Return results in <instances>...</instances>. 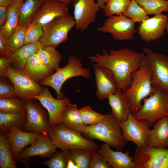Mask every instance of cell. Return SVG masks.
Segmentation results:
<instances>
[{
	"label": "cell",
	"mask_w": 168,
	"mask_h": 168,
	"mask_svg": "<svg viewBox=\"0 0 168 168\" xmlns=\"http://www.w3.org/2000/svg\"><path fill=\"white\" fill-rule=\"evenodd\" d=\"M6 41L0 37V54L1 57H8L10 54L7 50Z\"/></svg>",
	"instance_id": "ee69618b"
},
{
	"label": "cell",
	"mask_w": 168,
	"mask_h": 168,
	"mask_svg": "<svg viewBox=\"0 0 168 168\" xmlns=\"http://www.w3.org/2000/svg\"><path fill=\"white\" fill-rule=\"evenodd\" d=\"M26 111L6 112L0 111V129L5 134L15 128L24 127L26 123Z\"/></svg>",
	"instance_id": "4316f807"
},
{
	"label": "cell",
	"mask_w": 168,
	"mask_h": 168,
	"mask_svg": "<svg viewBox=\"0 0 168 168\" xmlns=\"http://www.w3.org/2000/svg\"><path fill=\"white\" fill-rule=\"evenodd\" d=\"M40 60L47 68L54 72L60 68L59 64L62 57L53 46H41L36 52Z\"/></svg>",
	"instance_id": "f1b7e54d"
},
{
	"label": "cell",
	"mask_w": 168,
	"mask_h": 168,
	"mask_svg": "<svg viewBox=\"0 0 168 168\" xmlns=\"http://www.w3.org/2000/svg\"><path fill=\"white\" fill-rule=\"evenodd\" d=\"M43 35L42 26L38 24L29 25L26 27L24 45L33 44L39 41Z\"/></svg>",
	"instance_id": "ab89813d"
},
{
	"label": "cell",
	"mask_w": 168,
	"mask_h": 168,
	"mask_svg": "<svg viewBox=\"0 0 168 168\" xmlns=\"http://www.w3.org/2000/svg\"><path fill=\"white\" fill-rule=\"evenodd\" d=\"M148 15H157L168 11L167 0H136Z\"/></svg>",
	"instance_id": "1f68e13d"
},
{
	"label": "cell",
	"mask_w": 168,
	"mask_h": 168,
	"mask_svg": "<svg viewBox=\"0 0 168 168\" xmlns=\"http://www.w3.org/2000/svg\"><path fill=\"white\" fill-rule=\"evenodd\" d=\"M9 67L7 57H1L0 58V76L1 78H7L6 69Z\"/></svg>",
	"instance_id": "7bdbcfd3"
},
{
	"label": "cell",
	"mask_w": 168,
	"mask_h": 168,
	"mask_svg": "<svg viewBox=\"0 0 168 168\" xmlns=\"http://www.w3.org/2000/svg\"><path fill=\"white\" fill-rule=\"evenodd\" d=\"M24 0V1H25V0Z\"/></svg>",
	"instance_id": "f5cc1de1"
},
{
	"label": "cell",
	"mask_w": 168,
	"mask_h": 168,
	"mask_svg": "<svg viewBox=\"0 0 168 168\" xmlns=\"http://www.w3.org/2000/svg\"><path fill=\"white\" fill-rule=\"evenodd\" d=\"M24 2V0H14L7 7L6 21L0 28V37L6 42L18 26L20 11Z\"/></svg>",
	"instance_id": "603a6c76"
},
{
	"label": "cell",
	"mask_w": 168,
	"mask_h": 168,
	"mask_svg": "<svg viewBox=\"0 0 168 168\" xmlns=\"http://www.w3.org/2000/svg\"><path fill=\"white\" fill-rule=\"evenodd\" d=\"M81 134L103 141L118 151H122L128 142L124 136L120 123L111 112L105 114L97 124L85 125Z\"/></svg>",
	"instance_id": "3957f363"
},
{
	"label": "cell",
	"mask_w": 168,
	"mask_h": 168,
	"mask_svg": "<svg viewBox=\"0 0 168 168\" xmlns=\"http://www.w3.org/2000/svg\"><path fill=\"white\" fill-rule=\"evenodd\" d=\"M68 6L56 0H44L29 25L38 24L43 26L55 18L68 13Z\"/></svg>",
	"instance_id": "e0dca14e"
},
{
	"label": "cell",
	"mask_w": 168,
	"mask_h": 168,
	"mask_svg": "<svg viewBox=\"0 0 168 168\" xmlns=\"http://www.w3.org/2000/svg\"><path fill=\"white\" fill-rule=\"evenodd\" d=\"M100 9H103L104 7L109 0H96Z\"/></svg>",
	"instance_id": "c3c4849f"
},
{
	"label": "cell",
	"mask_w": 168,
	"mask_h": 168,
	"mask_svg": "<svg viewBox=\"0 0 168 168\" xmlns=\"http://www.w3.org/2000/svg\"><path fill=\"white\" fill-rule=\"evenodd\" d=\"M135 26V23L131 19L122 14L108 17L97 30L111 34L116 40H130L134 39L137 32Z\"/></svg>",
	"instance_id": "30bf717a"
},
{
	"label": "cell",
	"mask_w": 168,
	"mask_h": 168,
	"mask_svg": "<svg viewBox=\"0 0 168 168\" xmlns=\"http://www.w3.org/2000/svg\"><path fill=\"white\" fill-rule=\"evenodd\" d=\"M10 143L6 136L0 133V168H16Z\"/></svg>",
	"instance_id": "4dcf8cb0"
},
{
	"label": "cell",
	"mask_w": 168,
	"mask_h": 168,
	"mask_svg": "<svg viewBox=\"0 0 168 168\" xmlns=\"http://www.w3.org/2000/svg\"><path fill=\"white\" fill-rule=\"evenodd\" d=\"M112 113L120 123L126 120L131 113L130 103L124 92L119 90L108 97Z\"/></svg>",
	"instance_id": "7402d4cb"
},
{
	"label": "cell",
	"mask_w": 168,
	"mask_h": 168,
	"mask_svg": "<svg viewBox=\"0 0 168 168\" xmlns=\"http://www.w3.org/2000/svg\"><path fill=\"white\" fill-rule=\"evenodd\" d=\"M32 98L37 100L47 110L51 127L61 123L63 114L70 103L69 98L66 96L62 99L54 98L45 86L39 95Z\"/></svg>",
	"instance_id": "4fadbf2b"
},
{
	"label": "cell",
	"mask_w": 168,
	"mask_h": 168,
	"mask_svg": "<svg viewBox=\"0 0 168 168\" xmlns=\"http://www.w3.org/2000/svg\"><path fill=\"white\" fill-rule=\"evenodd\" d=\"M70 158L69 150L56 151L48 160L37 162L43 164L49 168H66Z\"/></svg>",
	"instance_id": "d6a6232c"
},
{
	"label": "cell",
	"mask_w": 168,
	"mask_h": 168,
	"mask_svg": "<svg viewBox=\"0 0 168 168\" xmlns=\"http://www.w3.org/2000/svg\"><path fill=\"white\" fill-rule=\"evenodd\" d=\"M42 45L39 41L24 45L17 49L7 57L9 67L18 70H23L29 58Z\"/></svg>",
	"instance_id": "cb8c5ba5"
},
{
	"label": "cell",
	"mask_w": 168,
	"mask_h": 168,
	"mask_svg": "<svg viewBox=\"0 0 168 168\" xmlns=\"http://www.w3.org/2000/svg\"><path fill=\"white\" fill-rule=\"evenodd\" d=\"M81 134L60 123L51 127L49 136L57 147L61 150L83 149L97 151L98 145Z\"/></svg>",
	"instance_id": "8992f818"
},
{
	"label": "cell",
	"mask_w": 168,
	"mask_h": 168,
	"mask_svg": "<svg viewBox=\"0 0 168 168\" xmlns=\"http://www.w3.org/2000/svg\"><path fill=\"white\" fill-rule=\"evenodd\" d=\"M152 72L146 54L139 68L132 74L131 85L124 91L129 101L131 113H136L142 106V102L154 92L152 82Z\"/></svg>",
	"instance_id": "7a4b0ae2"
},
{
	"label": "cell",
	"mask_w": 168,
	"mask_h": 168,
	"mask_svg": "<svg viewBox=\"0 0 168 168\" xmlns=\"http://www.w3.org/2000/svg\"><path fill=\"white\" fill-rule=\"evenodd\" d=\"M16 91L13 85L8 78L0 79V98L11 97L15 96Z\"/></svg>",
	"instance_id": "60d3db41"
},
{
	"label": "cell",
	"mask_w": 168,
	"mask_h": 168,
	"mask_svg": "<svg viewBox=\"0 0 168 168\" xmlns=\"http://www.w3.org/2000/svg\"><path fill=\"white\" fill-rule=\"evenodd\" d=\"M96 86V95L100 100L108 98L119 90L117 81L112 72L108 68L97 64L92 65Z\"/></svg>",
	"instance_id": "2e32d148"
},
{
	"label": "cell",
	"mask_w": 168,
	"mask_h": 168,
	"mask_svg": "<svg viewBox=\"0 0 168 168\" xmlns=\"http://www.w3.org/2000/svg\"><path fill=\"white\" fill-rule=\"evenodd\" d=\"M44 0H26L20 11L18 26L26 27Z\"/></svg>",
	"instance_id": "f546056e"
},
{
	"label": "cell",
	"mask_w": 168,
	"mask_h": 168,
	"mask_svg": "<svg viewBox=\"0 0 168 168\" xmlns=\"http://www.w3.org/2000/svg\"><path fill=\"white\" fill-rule=\"evenodd\" d=\"M57 148L49 136L40 134L35 141L23 151L15 160L21 162L26 161H29L31 157L35 156L49 158Z\"/></svg>",
	"instance_id": "d6986e66"
},
{
	"label": "cell",
	"mask_w": 168,
	"mask_h": 168,
	"mask_svg": "<svg viewBox=\"0 0 168 168\" xmlns=\"http://www.w3.org/2000/svg\"><path fill=\"white\" fill-rule=\"evenodd\" d=\"M79 76L89 79L91 76L90 71L89 69L83 67L81 59L74 55H70L65 66L60 68L39 83L53 88L56 93L57 98L62 99L65 97L61 91L64 82L70 78Z\"/></svg>",
	"instance_id": "5b68a950"
},
{
	"label": "cell",
	"mask_w": 168,
	"mask_h": 168,
	"mask_svg": "<svg viewBox=\"0 0 168 168\" xmlns=\"http://www.w3.org/2000/svg\"><path fill=\"white\" fill-rule=\"evenodd\" d=\"M143 101L140 109L133 115L137 119L145 121L149 128L168 115V91L156 87L154 92Z\"/></svg>",
	"instance_id": "277c9868"
},
{
	"label": "cell",
	"mask_w": 168,
	"mask_h": 168,
	"mask_svg": "<svg viewBox=\"0 0 168 168\" xmlns=\"http://www.w3.org/2000/svg\"><path fill=\"white\" fill-rule=\"evenodd\" d=\"M61 124L81 133H82L85 125L76 104H69L63 114Z\"/></svg>",
	"instance_id": "83f0119b"
},
{
	"label": "cell",
	"mask_w": 168,
	"mask_h": 168,
	"mask_svg": "<svg viewBox=\"0 0 168 168\" xmlns=\"http://www.w3.org/2000/svg\"><path fill=\"white\" fill-rule=\"evenodd\" d=\"M61 2L68 5L70 3H73L76 0H56Z\"/></svg>",
	"instance_id": "681fc988"
},
{
	"label": "cell",
	"mask_w": 168,
	"mask_h": 168,
	"mask_svg": "<svg viewBox=\"0 0 168 168\" xmlns=\"http://www.w3.org/2000/svg\"><path fill=\"white\" fill-rule=\"evenodd\" d=\"M152 72V82L155 87L168 91V57L156 53L148 47L144 49Z\"/></svg>",
	"instance_id": "5bb4252c"
},
{
	"label": "cell",
	"mask_w": 168,
	"mask_h": 168,
	"mask_svg": "<svg viewBox=\"0 0 168 168\" xmlns=\"http://www.w3.org/2000/svg\"><path fill=\"white\" fill-rule=\"evenodd\" d=\"M26 29L18 26L7 40L6 45L10 55L24 45Z\"/></svg>",
	"instance_id": "836d02e7"
},
{
	"label": "cell",
	"mask_w": 168,
	"mask_h": 168,
	"mask_svg": "<svg viewBox=\"0 0 168 168\" xmlns=\"http://www.w3.org/2000/svg\"><path fill=\"white\" fill-rule=\"evenodd\" d=\"M97 151L112 168H136L133 156L130 155L128 151L123 152L114 151L111 149L110 145L105 143L101 145Z\"/></svg>",
	"instance_id": "44dd1931"
},
{
	"label": "cell",
	"mask_w": 168,
	"mask_h": 168,
	"mask_svg": "<svg viewBox=\"0 0 168 168\" xmlns=\"http://www.w3.org/2000/svg\"><path fill=\"white\" fill-rule=\"evenodd\" d=\"M110 165L97 151H93L89 168H110Z\"/></svg>",
	"instance_id": "b9f144b4"
},
{
	"label": "cell",
	"mask_w": 168,
	"mask_h": 168,
	"mask_svg": "<svg viewBox=\"0 0 168 168\" xmlns=\"http://www.w3.org/2000/svg\"><path fill=\"white\" fill-rule=\"evenodd\" d=\"M131 0H109L103 9L105 16L123 14Z\"/></svg>",
	"instance_id": "8d00e7d4"
},
{
	"label": "cell",
	"mask_w": 168,
	"mask_h": 168,
	"mask_svg": "<svg viewBox=\"0 0 168 168\" xmlns=\"http://www.w3.org/2000/svg\"><path fill=\"white\" fill-rule=\"evenodd\" d=\"M93 150L77 149L69 150L70 157L78 168H89Z\"/></svg>",
	"instance_id": "e575fe53"
},
{
	"label": "cell",
	"mask_w": 168,
	"mask_h": 168,
	"mask_svg": "<svg viewBox=\"0 0 168 168\" xmlns=\"http://www.w3.org/2000/svg\"><path fill=\"white\" fill-rule=\"evenodd\" d=\"M123 15L131 19L135 23H141L149 18L147 13L139 5L136 0H131Z\"/></svg>",
	"instance_id": "74e56055"
},
{
	"label": "cell",
	"mask_w": 168,
	"mask_h": 168,
	"mask_svg": "<svg viewBox=\"0 0 168 168\" xmlns=\"http://www.w3.org/2000/svg\"><path fill=\"white\" fill-rule=\"evenodd\" d=\"M4 134L10 143L14 160L21 153L24 147L32 144L40 134L35 132L23 131L20 128H13Z\"/></svg>",
	"instance_id": "ffe728a7"
},
{
	"label": "cell",
	"mask_w": 168,
	"mask_h": 168,
	"mask_svg": "<svg viewBox=\"0 0 168 168\" xmlns=\"http://www.w3.org/2000/svg\"><path fill=\"white\" fill-rule=\"evenodd\" d=\"M168 23L167 16L161 13L154 15L141 23L138 33L141 39L147 42L155 41L165 34Z\"/></svg>",
	"instance_id": "ac0fdd59"
},
{
	"label": "cell",
	"mask_w": 168,
	"mask_h": 168,
	"mask_svg": "<svg viewBox=\"0 0 168 168\" xmlns=\"http://www.w3.org/2000/svg\"><path fill=\"white\" fill-rule=\"evenodd\" d=\"M23 99L25 102L26 116V123L24 127L28 130L49 136L51 127L42 105L36 102L35 98Z\"/></svg>",
	"instance_id": "ba28073f"
},
{
	"label": "cell",
	"mask_w": 168,
	"mask_h": 168,
	"mask_svg": "<svg viewBox=\"0 0 168 168\" xmlns=\"http://www.w3.org/2000/svg\"><path fill=\"white\" fill-rule=\"evenodd\" d=\"M66 168H78L74 162L70 158L68 160Z\"/></svg>",
	"instance_id": "bcb514c9"
},
{
	"label": "cell",
	"mask_w": 168,
	"mask_h": 168,
	"mask_svg": "<svg viewBox=\"0 0 168 168\" xmlns=\"http://www.w3.org/2000/svg\"><path fill=\"white\" fill-rule=\"evenodd\" d=\"M75 26L74 17L68 13L58 17L43 26V35L40 41L43 46L56 48L68 40V33Z\"/></svg>",
	"instance_id": "52a82bcc"
},
{
	"label": "cell",
	"mask_w": 168,
	"mask_h": 168,
	"mask_svg": "<svg viewBox=\"0 0 168 168\" xmlns=\"http://www.w3.org/2000/svg\"><path fill=\"white\" fill-rule=\"evenodd\" d=\"M23 70L39 83L55 72L44 65L36 52L28 59Z\"/></svg>",
	"instance_id": "484cf974"
},
{
	"label": "cell",
	"mask_w": 168,
	"mask_h": 168,
	"mask_svg": "<svg viewBox=\"0 0 168 168\" xmlns=\"http://www.w3.org/2000/svg\"><path fill=\"white\" fill-rule=\"evenodd\" d=\"M82 120L85 125H93L100 122L105 114H103L94 110L89 106L79 109Z\"/></svg>",
	"instance_id": "f35d334b"
},
{
	"label": "cell",
	"mask_w": 168,
	"mask_h": 168,
	"mask_svg": "<svg viewBox=\"0 0 168 168\" xmlns=\"http://www.w3.org/2000/svg\"><path fill=\"white\" fill-rule=\"evenodd\" d=\"M7 7L0 6V26H2L5 23L7 15Z\"/></svg>",
	"instance_id": "f6af8a7d"
},
{
	"label": "cell",
	"mask_w": 168,
	"mask_h": 168,
	"mask_svg": "<svg viewBox=\"0 0 168 168\" xmlns=\"http://www.w3.org/2000/svg\"><path fill=\"white\" fill-rule=\"evenodd\" d=\"M136 168H168V148L136 147L133 156Z\"/></svg>",
	"instance_id": "8fae6325"
},
{
	"label": "cell",
	"mask_w": 168,
	"mask_h": 168,
	"mask_svg": "<svg viewBox=\"0 0 168 168\" xmlns=\"http://www.w3.org/2000/svg\"><path fill=\"white\" fill-rule=\"evenodd\" d=\"M14 1V0H0V6L8 7Z\"/></svg>",
	"instance_id": "7dc6e473"
},
{
	"label": "cell",
	"mask_w": 168,
	"mask_h": 168,
	"mask_svg": "<svg viewBox=\"0 0 168 168\" xmlns=\"http://www.w3.org/2000/svg\"><path fill=\"white\" fill-rule=\"evenodd\" d=\"M167 118V119H168V115H167V116H166ZM167 148H168V147Z\"/></svg>",
	"instance_id": "816d5d0a"
},
{
	"label": "cell",
	"mask_w": 168,
	"mask_h": 168,
	"mask_svg": "<svg viewBox=\"0 0 168 168\" xmlns=\"http://www.w3.org/2000/svg\"><path fill=\"white\" fill-rule=\"evenodd\" d=\"M6 72L7 78L15 88V96L23 98H32L41 92L42 85L33 79L23 70L8 67Z\"/></svg>",
	"instance_id": "9c48e42d"
},
{
	"label": "cell",
	"mask_w": 168,
	"mask_h": 168,
	"mask_svg": "<svg viewBox=\"0 0 168 168\" xmlns=\"http://www.w3.org/2000/svg\"><path fill=\"white\" fill-rule=\"evenodd\" d=\"M0 111L17 112L25 111L24 100L22 98L15 96L0 98Z\"/></svg>",
	"instance_id": "d590c367"
},
{
	"label": "cell",
	"mask_w": 168,
	"mask_h": 168,
	"mask_svg": "<svg viewBox=\"0 0 168 168\" xmlns=\"http://www.w3.org/2000/svg\"><path fill=\"white\" fill-rule=\"evenodd\" d=\"M120 124L124 136L127 142H133L137 148L147 146L151 129L145 121L137 119L131 113Z\"/></svg>",
	"instance_id": "7c38bea8"
},
{
	"label": "cell",
	"mask_w": 168,
	"mask_h": 168,
	"mask_svg": "<svg viewBox=\"0 0 168 168\" xmlns=\"http://www.w3.org/2000/svg\"><path fill=\"white\" fill-rule=\"evenodd\" d=\"M145 55L144 52L126 48L109 52L103 50L102 54L96 53L89 58L92 63L109 69L115 77L119 90L124 92L131 85L133 73L139 68Z\"/></svg>",
	"instance_id": "6da1fadb"
},
{
	"label": "cell",
	"mask_w": 168,
	"mask_h": 168,
	"mask_svg": "<svg viewBox=\"0 0 168 168\" xmlns=\"http://www.w3.org/2000/svg\"><path fill=\"white\" fill-rule=\"evenodd\" d=\"M151 129L147 145L150 147L167 148L168 120L166 116L158 120Z\"/></svg>",
	"instance_id": "d4e9b609"
},
{
	"label": "cell",
	"mask_w": 168,
	"mask_h": 168,
	"mask_svg": "<svg viewBox=\"0 0 168 168\" xmlns=\"http://www.w3.org/2000/svg\"><path fill=\"white\" fill-rule=\"evenodd\" d=\"M167 2H168V11L167 12H168V0H167ZM166 30L167 32H168V23L167 26Z\"/></svg>",
	"instance_id": "f907efd6"
},
{
	"label": "cell",
	"mask_w": 168,
	"mask_h": 168,
	"mask_svg": "<svg viewBox=\"0 0 168 168\" xmlns=\"http://www.w3.org/2000/svg\"><path fill=\"white\" fill-rule=\"evenodd\" d=\"M77 30L83 31L96 22L100 8L96 0H76L72 3Z\"/></svg>",
	"instance_id": "9a60e30c"
}]
</instances>
